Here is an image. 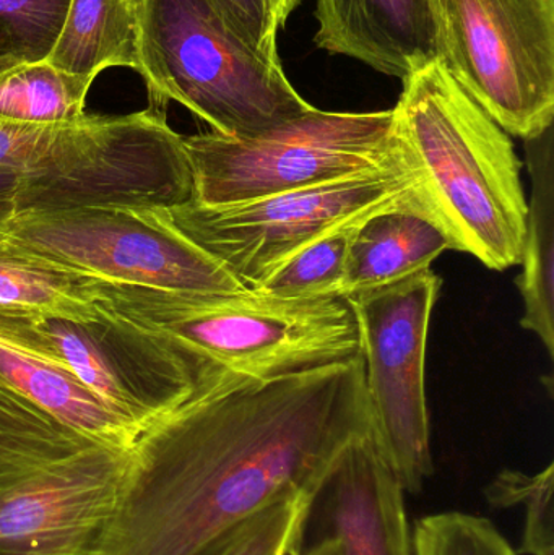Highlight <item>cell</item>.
Listing matches in <instances>:
<instances>
[{"label":"cell","instance_id":"1","mask_svg":"<svg viewBox=\"0 0 554 555\" xmlns=\"http://www.w3.org/2000/svg\"><path fill=\"white\" fill-rule=\"evenodd\" d=\"M368 434L361 354L267 380L224 372L139 437L100 555H205L259 512L311 499Z\"/></svg>","mask_w":554,"mask_h":555},{"label":"cell","instance_id":"2","mask_svg":"<svg viewBox=\"0 0 554 555\" xmlns=\"http://www.w3.org/2000/svg\"><path fill=\"white\" fill-rule=\"evenodd\" d=\"M402 83L394 137L426 217L487 269L519 266L527 197L513 140L438 59Z\"/></svg>","mask_w":554,"mask_h":555},{"label":"cell","instance_id":"3","mask_svg":"<svg viewBox=\"0 0 554 555\" xmlns=\"http://www.w3.org/2000/svg\"><path fill=\"white\" fill-rule=\"evenodd\" d=\"M132 449L87 436L0 385V555H100Z\"/></svg>","mask_w":554,"mask_h":555},{"label":"cell","instance_id":"4","mask_svg":"<svg viewBox=\"0 0 554 555\" xmlns=\"http://www.w3.org/2000/svg\"><path fill=\"white\" fill-rule=\"evenodd\" d=\"M96 304L192 349L221 371L267 380L360 356L345 297L276 299L256 291L182 293L93 280Z\"/></svg>","mask_w":554,"mask_h":555},{"label":"cell","instance_id":"5","mask_svg":"<svg viewBox=\"0 0 554 555\" xmlns=\"http://www.w3.org/2000/svg\"><path fill=\"white\" fill-rule=\"evenodd\" d=\"M16 150V214L87 207H179L195 201L184 137L166 113L33 126Z\"/></svg>","mask_w":554,"mask_h":555},{"label":"cell","instance_id":"6","mask_svg":"<svg viewBox=\"0 0 554 555\" xmlns=\"http://www.w3.org/2000/svg\"><path fill=\"white\" fill-rule=\"evenodd\" d=\"M139 55L150 109L175 101L220 135L256 137L314 107L208 0H139Z\"/></svg>","mask_w":554,"mask_h":555},{"label":"cell","instance_id":"7","mask_svg":"<svg viewBox=\"0 0 554 555\" xmlns=\"http://www.w3.org/2000/svg\"><path fill=\"white\" fill-rule=\"evenodd\" d=\"M195 202L228 205L314 188L402 162L394 114L308 113L247 139L184 137Z\"/></svg>","mask_w":554,"mask_h":555},{"label":"cell","instance_id":"8","mask_svg":"<svg viewBox=\"0 0 554 555\" xmlns=\"http://www.w3.org/2000/svg\"><path fill=\"white\" fill-rule=\"evenodd\" d=\"M96 307L87 319L0 310V343L64 369L143 433L227 372Z\"/></svg>","mask_w":554,"mask_h":555},{"label":"cell","instance_id":"9","mask_svg":"<svg viewBox=\"0 0 554 555\" xmlns=\"http://www.w3.org/2000/svg\"><path fill=\"white\" fill-rule=\"evenodd\" d=\"M397 207H415L425 214L403 158L390 168L314 188L240 204L192 201L163 214L182 236L253 291L302 247Z\"/></svg>","mask_w":554,"mask_h":555},{"label":"cell","instance_id":"10","mask_svg":"<svg viewBox=\"0 0 554 555\" xmlns=\"http://www.w3.org/2000/svg\"><path fill=\"white\" fill-rule=\"evenodd\" d=\"M436 59L510 137L553 127L554 0H429Z\"/></svg>","mask_w":554,"mask_h":555},{"label":"cell","instance_id":"11","mask_svg":"<svg viewBox=\"0 0 554 555\" xmlns=\"http://www.w3.org/2000/svg\"><path fill=\"white\" fill-rule=\"evenodd\" d=\"M0 240L93 280L182 293L247 291L159 208L22 211L0 228Z\"/></svg>","mask_w":554,"mask_h":555},{"label":"cell","instance_id":"12","mask_svg":"<svg viewBox=\"0 0 554 555\" xmlns=\"http://www.w3.org/2000/svg\"><path fill=\"white\" fill-rule=\"evenodd\" d=\"M441 284L429 267L345 297L360 330L371 436L405 494H420L435 472L425 364Z\"/></svg>","mask_w":554,"mask_h":555},{"label":"cell","instance_id":"13","mask_svg":"<svg viewBox=\"0 0 554 555\" xmlns=\"http://www.w3.org/2000/svg\"><path fill=\"white\" fill-rule=\"evenodd\" d=\"M292 555H413L405 491L371 434L340 453L309 499Z\"/></svg>","mask_w":554,"mask_h":555},{"label":"cell","instance_id":"14","mask_svg":"<svg viewBox=\"0 0 554 555\" xmlns=\"http://www.w3.org/2000/svg\"><path fill=\"white\" fill-rule=\"evenodd\" d=\"M314 42L400 80L435 61L429 0H315Z\"/></svg>","mask_w":554,"mask_h":555},{"label":"cell","instance_id":"15","mask_svg":"<svg viewBox=\"0 0 554 555\" xmlns=\"http://www.w3.org/2000/svg\"><path fill=\"white\" fill-rule=\"evenodd\" d=\"M452 250L438 224L415 207H397L366 218L355 231L340 296L374 289L429 269Z\"/></svg>","mask_w":554,"mask_h":555},{"label":"cell","instance_id":"16","mask_svg":"<svg viewBox=\"0 0 554 555\" xmlns=\"http://www.w3.org/2000/svg\"><path fill=\"white\" fill-rule=\"evenodd\" d=\"M0 385L55 420L113 446L132 449L143 430L64 369L0 343Z\"/></svg>","mask_w":554,"mask_h":555},{"label":"cell","instance_id":"17","mask_svg":"<svg viewBox=\"0 0 554 555\" xmlns=\"http://www.w3.org/2000/svg\"><path fill=\"white\" fill-rule=\"evenodd\" d=\"M553 127L524 140L532 192L517 276L524 300L520 325L536 333L554 354V146Z\"/></svg>","mask_w":554,"mask_h":555},{"label":"cell","instance_id":"18","mask_svg":"<svg viewBox=\"0 0 554 555\" xmlns=\"http://www.w3.org/2000/svg\"><path fill=\"white\" fill-rule=\"evenodd\" d=\"M44 61L93 80L106 68L139 72V0H70Z\"/></svg>","mask_w":554,"mask_h":555},{"label":"cell","instance_id":"19","mask_svg":"<svg viewBox=\"0 0 554 555\" xmlns=\"http://www.w3.org/2000/svg\"><path fill=\"white\" fill-rule=\"evenodd\" d=\"M0 310L87 319L98 312L93 278L29 256L0 240Z\"/></svg>","mask_w":554,"mask_h":555},{"label":"cell","instance_id":"20","mask_svg":"<svg viewBox=\"0 0 554 555\" xmlns=\"http://www.w3.org/2000/svg\"><path fill=\"white\" fill-rule=\"evenodd\" d=\"M93 81L48 61L0 70V120L35 126L75 122L85 116V101Z\"/></svg>","mask_w":554,"mask_h":555},{"label":"cell","instance_id":"21","mask_svg":"<svg viewBox=\"0 0 554 555\" xmlns=\"http://www.w3.org/2000/svg\"><path fill=\"white\" fill-rule=\"evenodd\" d=\"M361 223L332 231L327 236L302 247L253 291L276 299L340 296L348 249Z\"/></svg>","mask_w":554,"mask_h":555},{"label":"cell","instance_id":"22","mask_svg":"<svg viewBox=\"0 0 554 555\" xmlns=\"http://www.w3.org/2000/svg\"><path fill=\"white\" fill-rule=\"evenodd\" d=\"M553 473V463L536 475L506 469L485 488V498L493 507L524 508L519 555H554Z\"/></svg>","mask_w":554,"mask_h":555},{"label":"cell","instance_id":"23","mask_svg":"<svg viewBox=\"0 0 554 555\" xmlns=\"http://www.w3.org/2000/svg\"><path fill=\"white\" fill-rule=\"evenodd\" d=\"M70 0H0V70L44 61Z\"/></svg>","mask_w":554,"mask_h":555},{"label":"cell","instance_id":"24","mask_svg":"<svg viewBox=\"0 0 554 555\" xmlns=\"http://www.w3.org/2000/svg\"><path fill=\"white\" fill-rule=\"evenodd\" d=\"M413 555H519L493 521L441 512L416 521Z\"/></svg>","mask_w":554,"mask_h":555},{"label":"cell","instance_id":"25","mask_svg":"<svg viewBox=\"0 0 554 555\" xmlns=\"http://www.w3.org/2000/svg\"><path fill=\"white\" fill-rule=\"evenodd\" d=\"M309 499H289L250 517L205 555H292Z\"/></svg>","mask_w":554,"mask_h":555},{"label":"cell","instance_id":"26","mask_svg":"<svg viewBox=\"0 0 554 555\" xmlns=\"http://www.w3.org/2000/svg\"><path fill=\"white\" fill-rule=\"evenodd\" d=\"M228 28L260 57L282 64L276 46L279 23L266 0H208Z\"/></svg>","mask_w":554,"mask_h":555},{"label":"cell","instance_id":"27","mask_svg":"<svg viewBox=\"0 0 554 555\" xmlns=\"http://www.w3.org/2000/svg\"><path fill=\"white\" fill-rule=\"evenodd\" d=\"M16 181L18 176L9 168H0V228L16 214Z\"/></svg>","mask_w":554,"mask_h":555},{"label":"cell","instance_id":"28","mask_svg":"<svg viewBox=\"0 0 554 555\" xmlns=\"http://www.w3.org/2000/svg\"><path fill=\"white\" fill-rule=\"evenodd\" d=\"M266 2L269 3L270 10H272L280 28H283L288 16L298 9L302 0H266Z\"/></svg>","mask_w":554,"mask_h":555}]
</instances>
